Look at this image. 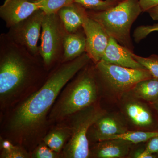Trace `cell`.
<instances>
[{
	"instance_id": "cell-22",
	"label": "cell",
	"mask_w": 158,
	"mask_h": 158,
	"mask_svg": "<svg viewBox=\"0 0 158 158\" xmlns=\"http://www.w3.org/2000/svg\"><path fill=\"white\" fill-rule=\"evenodd\" d=\"M59 153L54 151L43 142L34 149L32 153L31 157L56 158L59 157Z\"/></svg>"
},
{
	"instance_id": "cell-14",
	"label": "cell",
	"mask_w": 158,
	"mask_h": 158,
	"mask_svg": "<svg viewBox=\"0 0 158 158\" xmlns=\"http://www.w3.org/2000/svg\"><path fill=\"white\" fill-rule=\"evenodd\" d=\"M133 143L121 139L98 141L90 149V157L123 158L129 156Z\"/></svg>"
},
{
	"instance_id": "cell-28",
	"label": "cell",
	"mask_w": 158,
	"mask_h": 158,
	"mask_svg": "<svg viewBox=\"0 0 158 158\" xmlns=\"http://www.w3.org/2000/svg\"><path fill=\"white\" fill-rule=\"evenodd\" d=\"M15 145H13L11 142L8 140H3L1 141V147L2 152H9L13 149Z\"/></svg>"
},
{
	"instance_id": "cell-27",
	"label": "cell",
	"mask_w": 158,
	"mask_h": 158,
	"mask_svg": "<svg viewBox=\"0 0 158 158\" xmlns=\"http://www.w3.org/2000/svg\"><path fill=\"white\" fill-rule=\"evenodd\" d=\"M142 12H147L148 10L158 6V0H140Z\"/></svg>"
},
{
	"instance_id": "cell-5",
	"label": "cell",
	"mask_w": 158,
	"mask_h": 158,
	"mask_svg": "<svg viewBox=\"0 0 158 158\" xmlns=\"http://www.w3.org/2000/svg\"><path fill=\"white\" fill-rule=\"evenodd\" d=\"M106 111L95 104L75 113L69 118L70 137L62 150V156L67 158L90 157L88 132L92 125Z\"/></svg>"
},
{
	"instance_id": "cell-11",
	"label": "cell",
	"mask_w": 158,
	"mask_h": 158,
	"mask_svg": "<svg viewBox=\"0 0 158 158\" xmlns=\"http://www.w3.org/2000/svg\"><path fill=\"white\" fill-rule=\"evenodd\" d=\"M39 9L35 0H5L0 6V17L9 28Z\"/></svg>"
},
{
	"instance_id": "cell-3",
	"label": "cell",
	"mask_w": 158,
	"mask_h": 158,
	"mask_svg": "<svg viewBox=\"0 0 158 158\" xmlns=\"http://www.w3.org/2000/svg\"><path fill=\"white\" fill-rule=\"evenodd\" d=\"M90 62L63 88L49 114L48 121H63L95 103L98 95V79L95 65Z\"/></svg>"
},
{
	"instance_id": "cell-13",
	"label": "cell",
	"mask_w": 158,
	"mask_h": 158,
	"mask_svg": "<svg viewBox=\"0 0 158 158\" xmlns=\"http://www.w3.org/2000/svg\"><path fill=\"white\" fill-rule=\"evenodd\" d=\"M133 51L110 37L102 60L110 64L127 68L145 69L133 58Z\"/></svg>"
},
{
	"instance_id": "cell-21",
	"label": "cell",
	"mask_w": 158,
	"mask_h": 158,
	"mask_svg": "<svg viewBox=\"0 0 158 158\" xmlns=\"http://www.w3.org/2000/svg\"><path fill=\"white\" fill-rule=\"evenodd\" d=\"M133 57L150 73L152 77L158 78V55H152L148 57H143L133 53Z\"/></svg>"
},
{
	"instance_id": "cell-8",
	"label": "cell",
	"mask_w": 158,
	"mask_h": 158,
	"mask_svg": "<svg viewBox=\"0 0 158 158\" xmlns=\"http://www.w3.org/2000/svg\"><path fill=\"white\" fill-rule=\"evenodd\" d=\"M44 15V12L39 9L27 18L9 28L6 33L12 41L37 57H40L38 42L41 36Z\"/></svg>"
},
{
	"instance_id": "cell-31",
	"label": "cell",
	"mask_w": 158,
	"mask_h": 158,
	"mask_svg": "<svg viewBox=\"0 0 158 158\" xmlns=\"http://www.w3.org/2000/svg\"><path fill=\"white\" fill-rule=\"evenodd\" d=\"M157 156H158V155Z\"/></svg>"
},
{
	"instance_id": "cell-2",
	"label": "cell",
	"mask_w": 158,
	"mask_h": 158,
	"mask_svg": "<svg viewBox=\"0 0 158 158\" xmlns=\"http://www.w3.org/2000/svg\"><path fill=\"white\" fill-rule=\"evenodd\" d=\"M48 72L40 57L12 41L6 33L0 35L1 101L26 86L45 79Z\"/></svg>"
},
{
	"instance_id": "cell-17",
	"label": "cell",
	"mask_w": 158,
	"mask_h": 158,
	"mask_svg": "<svg viewBox=\"0 0 158 158\" xmlns=\"http://www.w3.org/2000/svg\"><path fill=\"white\" fill-rule=\"evenodd\" d=\"M136 98L152 104L158 98V78L152 77L138 82L129 92Z\"/></svg>"
},
{
	"instance_id": "cell-9",
	"label": "cell",
	"mask_w": 158,
	"mask_h": 158,
	"mask_svg": "<svg viewBox=\"0 0 158 158\" xmlns=\"http://www.w3.org/2000/svg\"><path fill=\"white\" fill-rule=\"evenodd\" d=\"M121 110L125 118L136 127L151 131L156 125L152 112L142 100L129 92L120 98Z\"/></svg>"
},
{
	"instance_id": "cell-10",
	"label": "cell",
	"mask_w": 158,
	"mask_h": 158,
	"mask_svg": "<svg viewBox=\"0 0 158 158\" xmlns=\"http://www.w3.org/2000/svg\"><path fill=\"white\" fill-rule=\"evenodd\" d=\"M86 37V51L94 64L100 61L108 43L110 37L96 21L85 17L82 26Z\"/></svg>"
},
{
	"instance_id": "cell-16",
	"label": "cell",
	"mask_w": 158,
	"mask_h": 158,
	"mask_svg": "<svg viewBox=\"0 0 158 158\" xmlns=\"http://www.w3.org/2000/svg\"><path fill=\"white\" fill-rule=\"evenodd\" d=\"M86 37L83 28L74 33H67L64 41L62 62L76 59L85 52Z\"/></svg>"
},
{
	"instance_id": "cell-26",
	"label": "cell",
	"mask_w": 158,
	"mask_h": 158,
	"mask_svg": "<svg viewBox=\"0 0 158 158\" xmlns=\"http://www.w3.org/2000/svg\"><path fill=\"white\" fill-rule=\"evenodd\" d=\"M131 158H155L157 157L156 155L152 154L147 151L145 148L137 150L133 153Z\"/></svg>"
},
{
	"instance_id": "cell-24",
	"label": "cell",
	"mask_w": 158,
	"mask_h": 158,
	"mask_svg": "<svg viewBox=\"0 0 158 158\" xmlns=\"http://www.w3.org/2000/svg\"><path fill=\"white\" fill-rule=\"evenodd\" d=\"M28 154L22 148L16 146L9 152H2L1 158H28Z\"/></svg>"
},
{
	"instance_id": "cell-23",
	"label": "cell",
	"mask_w": 158,
	"mask_h": 158,
	"mask_svg": "<svg viewBox=\"0 0 158 158\" xmlns=\"http://www.w3.org/2000/svg\"><path fill=\"white\" fill-rule=\"evenodd\" d=\"M155 31H158V23L152 25L139 26L134 31L133 37L135 42L139 43L149 34Z\"/></svg>"
},
{
	"instance_id": "cell-6",
	"label": "cell",
	"mask_w": 158,
	"mask_h": 158,
	"mask_svg": "<svg viewBox=\"0 0 158 158\" xmlns=\"http://www.w3.org/2000/svg\"><path fill=\"white\" fill-rule=\"evenodd\" d=\"M67 33L58 14H45L42 22L39 52L48 71L62 63L64 39Z\"/></svg>"
},
{
	"instance_id": "cell-20",
	"label": "cell",
	"mask_w": 158,
	"mask_h": 158,
	"mask_svg": "<svg viewBox=\"0 0 158 158\" xmlns=\"http://www.w3.org/2000/svg\"><path fill=\"white\" fill-rule=\"evenodd\" d=\"M45 14H57L58 11L65 6L74 2V0H35Z\"/></svg>"
},
{
	"instance_id": "cell-12",
	"label": "cell",
	"mask_w": 158,
	"mask_h": 158,
	"mask_svg": "<svg viewBox=\"0 0 158 158\" xmlns=\"http://www.w3.org/2000/svg\"><path fill=\"white\" fill-rule=\"evenodd\" d=\"M128 131L125 122L115 113L104 114L89 129L92 140L96 142L102 141L106 137L122 134Z\"/></svg>"
},
{
	"instance_id": "cell-7",
	"label": "cell",
	"mask_w": 158,
	"mask_h": 158,
	"mask_svg": "<svg viewBox=\"0 0 158 158\" xmlns=\"http://www.w3.org/2000/svg\"><path fill=\"white\" fill-rule=\"evenodd\" d=\"M94 65L97 78L110 91L120 98L129 92L138 82L152 77L145 69L127 68L102 60Z\"/></svg>"
},
{
	"instance_id": "cell-4",
	"label": "cell",
	"mask_w": 158,
	"mask_h": 158,
	"mask_svg": "<svg viewBox=\"0 0 158 158\" xmlns=\"http://www.w3.org/2000/svg\"><path fill=\"white\" fill-rule=\"evenodd\" d=\"M141 12L140 0H123L105 11L87 10L88 17L99 23L110 37L132 51L131 28Z\"/></svg>"
},
{
	"instance_id": "cell-15",
	"label": "cell",
	"mask_w": 158,
	"mask_h": 158,
	"mask_svg": "<svg viewBox=\"0 0 158 158\" xmlns=\"http://www.w3.org/2000/svg\"><path fill=\"white\" fill-rule=\"evenodd\" d=\"M68 33H74L82 28L87 9L73 2L62 8L57 13Z\"/></svg>"
},
{
	"instance_id": "cell-1",
	"label": "cell",
	"mask_w": 158,
	"mask_h": 158,
	"mask_svg": "<svg viewBox=\"0 0 158 158\" xmlns=\"http://www.w3.org/2000/svg\"><path fill=\"white\" fill-rule=\"evenodd\" d=\"M91 62L85 52L71 61L59 63L50 71L42 87L14 111L9 121L10 132L23 142L38 138L42 140L49 114L62 89Z\"/></svg>"
},
{
	"instance_id": "cell-18",
	"label": "cell",
	"mask_w": 158,
	"mask_h": 158,
	"mask_svg": "<svg viewBox=\"0 0 158 158\" xmlns=\"http://www.w3.org/2000/svg\"><path fill=\"white\" fill-rule=\"evenodd\" d=\"M69 137V127H63L54 129L44 136L42 141L50 148L59 154L63 150Z\"/></svg>"
},
{
	"instance_id": "cell-30",
	"label": "cell",
	"mask_w": 158,
	"mask_h": 158,
	"mask_svg": "<svg viewBox=\"0 0 158 158\" xmlns=\"http://www.w3.org/2000/svg\"><path fill=\"white\" fill-rule=\"evenodd\" d=\"M151 105L152 106L153 109L156 110V112L157 113L158 116V98L156 100V101Z\"/></svg>"
},
{
	"instance_id": "cell-19",
	"label": "cell",
	"mask_w": 158,
	"mask_h": 158,
	"mask_svg": "<svg viewBox=\"0 0 158 158\" xmlns=\"http://www.w3.org/2000/svg\"><path fill=\"white\" fill-rule=\"evenodd\" d=\"M123 0H74L88 10L102 11L108 10L118 5Z\"/></svg>"
},
{
	"instance_id": "cell-29",
	"label": "cell",
	"mask_w": 158,
	"mask_h": 158,
	"mask_svg": "<svg viewBox=\"0 0 158 158\" xmlns=\"http://www.w3.org/2000/svg\"><path fill=\"white\" fill-rule=\"evenodd\" d=\"M153 20L158 21V6L150 9L147 11Z\"/></svg>"
},
{
	"instance_id": "cell-25",
	"label": "cell",
	"mask_w": 158,
	"mask_h": 158,
	"mask_svg": "<svg viewBox=\"0 0 158 158\" xmlns=\"http://www.w3.org/2000/svg\"><path fill=\"white\" fill-rule=\"evenodd\" d=\"M145 149L152 154L158 155V135L155 136L147 141Z\"/></svg>"
}]
</instances>
